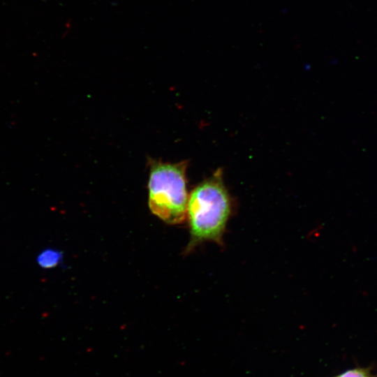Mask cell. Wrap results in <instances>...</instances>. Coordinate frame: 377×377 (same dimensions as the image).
Here are the masks:
<instances>
[{
  "mask_svg": "<svg viewBox=\"0 0 377 377\" xmlns=\"http://www.w3.org/2000/svg\"><path fill=\"white\" fill-rule=\"evenodd\" d=\"M186 214L191 235L188 251L205 241L221 244L230 201L220 170L194 188L188 197Z\"/></svg>",
  "mask_w": 377,
  "mask_h": 377,
  "instance_id": "obj_1",
  "label": "cell"
},
{
  "mask_svg": "<svg viewBox=\"0 0 377 377\" xmlns=\"http://www.w3.org/2000/svg\"><path fill=\"white\" fill-rule=\"evenodd\" d=\"M186 162H151L149 180V206L165 222H182L186 214L188 196L186 186Z\"/></svg>",
  "mask_w": 377,
  "mask_h": 377,
  "instance_id": "obj_2",
  "label": "cell"
},
{
  "mask_svg": "<svg viewBox=\"0 0 377 377\" xmlns=\"http://www.w3.org/2000/svg\"><path fill=\"white\" fill-rule=\"evenodd\" d=\"M61 258V252L52 249H47L38 254L36 262L42 268H52L59 263Z\"/></svg>",
  "mask_w": 377,
  "mask_h": 377,
  "instance_id": "obj_3",
  "label": "cell"
},
{
  "mask_svg": "<svg viewBox=\"0 0 377 377\" xmlns=\"http://www.w3.org/2000/svg\"><path fill=\"white\" fill-rule=\"evenodd\" d=\"M336 377H373V376L369 369L357 368L346 371Z\"/></svg>",
  "mask_w": 377,
  "mask_h": 377,
  "instance_id": "obj_4",
  "label": "cell"
}]
</instances>
